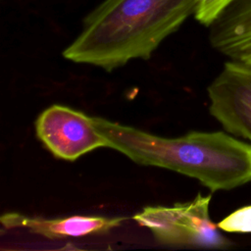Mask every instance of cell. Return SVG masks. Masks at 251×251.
<instances>
[{"instance_id": "obj_1", "label": "cell", "mask_w": 251, "mask_h": 251, "mask_svg": "<svg viewBox=\"0 0 251 251\" xmlns=\"http://www.w3.org/2000/svg\"><path fill=\"white\" fill-rule=\"evenodd\" d=\"M108 147L142 166L196 178L212 192L251 182V142L225 131H190L163 137L104 118L92 117Z\"/></svg>"}, {"instance_id": "obj_2", "label": "cell", "mask_w": 251, "mask_h": 251, "mask_svg": "<svg viewBox=\"0 0 251 251\" xmlns=\"http://www.w3.org/2000/svg\"><path fill=\"white\" fill-rule=\"evenodd\" d=\"M198 4L199 0H104L86 16L63 56L108 72L132 59L147 60L195 14Z\"/></svg>"}, {"instance_id": "obj_3", "label": "cell", "mask_w": 251, "mask_h": 251, "mask_svg": "<svg viewBox=\"0 0 251 251\" xmlns=\"http://www.w3.org/2000/svg\"><path fill=\"white\" fill-rule=\"evenodd\" d=\"M211 198V194L198 193L191 201L173 206H145L133 220L147 227L164 245L227 249L233 242L212 222L209 214Z\"/></svg>"}, {"instance_id": "obj_4", "label": "cell", "mask_w": 251, "mask_h": 251, "mask_svg": "<svg viewBox=\"0 0 251 251\" xmlns=\"http://www.w3.org/2000/svg\"><path fill=\"white\" fill-rule=\"evenodd\" d=\"M35 132L56 158L67 161H75L100 147H108L92 117L64 105L54 104L42 111L35 121Z\"/></svg>"}, {"instance_id": "obj_5", "label": "cell", "mask_w": 251, "mask_h": 251, "mask_svg": "<svg viewBox=\"0 0 251 251\" xmlns=\"http://www.w3.org/2000/svg\"><path fill=\"white\" fill-rule=\"evenodd\" d=\"M207 92L210 114L226 131L251 142V67L226 62Z\"/></svg>"}, {"instance_id": "obj_6", "label": "cell", "mask_w": 251, "mask_h": 251, "mask_svg": "<svg viewBox=\"0 0 251 251\" xmlns=\"http://www.w3.org/2000/svg\"><path fill=\"white\" fill-rule=\"evenodd\" d=\"M126 219L100 216H71L60 219L28 217L10 212L1 216L0 222L6 228L24 227L29 231L50 239L81 237L92 234H104L119 226Z\"/></svg>"}, {"instance_id": "obj_7", "label": "cell", "mask_w": 251, "mask_h": 251, "mask_svg": "<svg viewBox=\"0 0 251 251\" xmlns=\"http://www.w3.org/2000/svg\"><path fill=\"white\" fill-rule=\"evenodd\" d=\"M209 27L213 48L235 59L251 45V0L233 3Z\"/></svg>"}, {"instance_id": "obj_8", "label": "cell", "mask_w": 251, "mask_h": 251, "mask_svg": "<svg viewBox=\"0 0 251 251\" xmlns=\"http://www.w3.org/2000/svg\"><path fill=\"white\" fill-rule=\"evenodd\" d=\"M217 225L220 229L226 232H251V205L234 210Z\"/></svg>"}, {"instance_id": "obj_9", "label": "cell", "mask_w": 251, "mask_h": 251, "mask_svg": "<svg viewBox=\"0 0 251 251\" xmlns=\"http://www.w3.org/2000/svg\"><path fill=\"white\" fill-rule=\"evenodd\" d=\"M237 0H199L197 10L195 12L196 20L210 26L227 8H229Z\"/></svg>"}, {"instance_id": "obj_10", "label": "cell", "mask_w": 251, "mask_h": 251, "mask_svg": "<svg viewBox=\"0 0 251 251\" xmlns=\"http://www.w3.org/2000/svg\"><path fill=\"white\" fill-rule=\"evenodd\" d=\"M233 60L239 61V62L251 67V45L248 48H246L245 50H243L242 52H240L236 56V58Z\"/></svg>"}]
</instances>
